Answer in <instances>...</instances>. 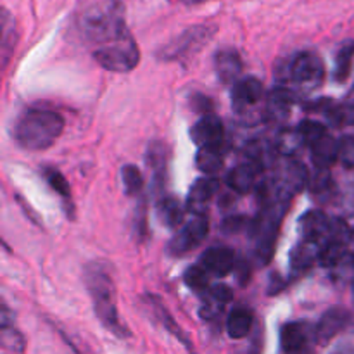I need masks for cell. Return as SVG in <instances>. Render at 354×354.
<instances>
[{
  "instance_id": "7c38bea8",
  "label": "cell",
  "mask_w": 354,
  "mask_h": 354,
  "mask_svg": "<svg viewBox=\"0 0 354 354\" xmlns=\"http://www.w3.org/2000/svg\"><path fill=\"white\" fill-rule=\"evenodd\" d=\"M349 322H351V313L346 308L334 306L325 311L315 327V337H317L318 344H328L335 335H339L348 327Z\"/></svg>"
},
{
  "instance_id": "d590c367",
  "label": "cell",
  "mask_w": 354,
  "mask_h": 354,
  "mask_svg": "<svg viewBox=\"0 0 354 354\" xmlns=\"http://www.w3.org/2000/svg\"><path fill=\"white\" fill-rule=\"evenodd\" d=\"M2 342L6 348L12 349V351H21L24 346V341L19 332L16 328L9 327L7 324H2Z\"/></svg>"
},
{
  "instance_id": "d4e9b609",
  "label": "cell",
  "mask_w": 354,
  "mask_h": 354,
  "mask_svg": "<svg viewBox=\"0 0 354 354\" xmlns=\"http://www.w3.org/2000/svg\"><path fill=\"white\" fill-rule=\"evenodd\" d=\"M252 328V313L245 308H235L227 320V332L232 339L248 337Z\"/></svg>"
},
{
  "instance_id": "8992f818",
  "label": "cell",
  "mask_w": 354,
  "mask_h": 354,
  "mask_svg": "<svg viewBox=\"0 0 354 354\" xmlns=\"http://www.w3.org/2000/svg\"><path fill=\"white\" fill-rule=\"evenodd\" d=\"M270 182L277 199L289 203L294 196L310 185V176L303 162L294 158H282V162L275 168V175Z\"/></svg>"
},
{
  "instance_id": "1f68e13d",
  "label": "cell",
  "mask_w": 354,
  "mask_h": 354,
  "mask_svg": "<svg viewBox=\"0 0 354 354\" xmlns=\"http://www.w3.org/2000/svg\"><path fill=\"white\" fill-rule=\"evenodd\" d=\"M297 130H299V133H301V137H303L304 144L310 145V147H313V145L317 144L318 140H322V138H324L325 135L328 133L327 127H325V124L318 123V121H313V120L303 121V123L297 127Z\"/></svg>"
},
{
  "instance_id": "e575fe53",
  "label": "cell",
  "mask_w": 354,
  "mask_h": 354,
  "mask_svg": "<svg viewBox=\"0 0 354 354\" xmlns=\"http://www.w3.org/2000/svg\"><path fill=\"white\" fill-rule=\"evenodd\" d=\"M339 147V161L346 166V168H354V135H346Z\"/></svg>"
},
{
  "instance_id": "2e32d148",
  "label": "cell",
  "mask_w": 354,
  "mask_h": 354,
  "mask_svg": "<svg viewBox=\"0 0 354 354\" xmlns=\"http://www.w3.org/2000/svg\"><path fill=\"white\" fill-rule=\"evenodd\" d=\"M235 265L237 261H235L234 251L223 245L207 249L201 258V266L213 277H227L228 273L234 272Z\"/></svg>"
},
{
  "instance_id": "836d02e7",
  "label": "cell",
  "mask_w": 354,
  "mask_h": 354,
  "mask_svg": "<svg viewBox=\"0 0 354 354\" xmlns=\"http://www.w3.org/2000/svg\"><path fill=\"white\" fill-rule=\"evenodd\" d=\"M16 45V28H14V21L10 19L7 10H3V19H2V55H3V66L7 64L10 50Z\"/></svg>"
},
{
  "instance_id": "484cf974",
  "label": "cell",
  "mask_w": 354,
  "mask_h": 354,
  "mask_svg": "<svg viewBox=\"0 0 354 354\" xmlns=\"http://www.w3.org/2000/svg\"><path fill=\"white\" fill-rule=\"evenodd\" d=\"M310 189L311 194L320 203H328L337 194L335 192L334 180H332V175L328 169H317V173L310 178Z\"/></svg>"
},
{
  "instance_id": "f35d334b",
  "label": "cell",
  "mask_w": 354,
  "mask_h": 354,
  "mask_svg": "<svg viewBox=\"0 0 354 354\" xmlns=\"http://www.w3.org/2000/svg\"><path fill=\"white\" fill-rule=\"evenodd\" d=\"M192 106L196 111H201V113H206V114H211V102L209 99H206V97H203L201 93H196V95L192 97Z\"/></svg>"
},
{
  "instance_id": "277c9868",
  "label": "cell",
  "mask_w": 354,
  "mask_h": 354,
  "mask_svg": "<svg viewBox=\"0 0 354 354\" xmlns=\"http://www.w3.org/2000/svg\"><path fill=\"white\" fill-rule=\"evenodd\" d=\"M279 75L299 92L311 93L324 83L325 64L315 52H297L280 66Z\"/></svg>"
},
{
  "instance_id": "60d3db41",
  "label": "cell",
  "mask_w": 354,
  "mask_h": 354,
  "mask_svg": "<svg viewBox=\"0 0 354 354\" xmlns=\"http://www.w3.org/2000/svg\"><path fill=\"white\" fill-rule=\"evenodd\" d=\"M351 95H353V99H354V90H353V93H351Z\"/></svg>"
},
{
  "instance_id": "3957f363",
  "label": "cell",
  "mask_w": 354,
  "mask_h": 354,
  "mask_svg": "<svg viewBox=\"0 0 354 354\" xmlns=\"http://www.w3.org/2000/svg\"><path fill=\"white\" fill-rule=\"evenodd\" d=\"M85 283L100 324L118 337H128L127 328L118 317L116 289L107 270L99 263H90L85 268Z\"/></svg>"
},
{
  "instance_id": "6da1fadb",
  "label": "cell",
  "mask_w": 354,
  "mask_h": 354,
  "mask_svg": "<svg viewBox=\"0 0 354 354\" xmlns=\"http://www.w3.org/2000/svg\"><path fill=\"white\" fill-rule=\"evenodd\" d=\"M80 35L93 50L130 37L124 17V6L120 0H100L85 7L76 21Z\"/></svg>"
},
{
  "instance_id": "4dcf8cb0",
  "label": "cell",
  "mask_w": 354,
  "mask_h": 354,
  "mask_svg": "<svg viewBox=\"0 0 354 354\" xmlns=\"http://www.w3.org/2000/svg\"><path fill=\"white\" fill-rule=\"evenodd\" d=\"M209 273L206 272V270L203 268V266H190L189 270L185 272V275H183V280H185V283L189 286L190 290H194V292L197 294H207V287H209Z\"/></svg>"
},
{
  "instance_id": "f1b7e54d",
  "label": "cell",
  "mask_w": 354,
  "mask_h": 354,
  "mask_svg": "<svg viewBox=\"0 0 354 354\" xmlns=\"http://www.w3.org/2000/svg\"><path fill=\"white\" fill-rule=\"evenodd\" d=\"M353 59H354V41L342 45L339 50L337 57H335V69H334V78L337 83H344L346 80L351 75L353 68Z\"/></svg>"
},
{
  "instance_id": "e0dca14e",
  "label": "cell",
  "mask_w": 354,
  "mask_h": 354,
  "mask_svg": "<svg viewBox=\"0 0 354 354\" xmlns=\"http://www.w3.org/2000/svg\"><path fill=\"white\" fill-rule=\"evenodd\" d=\"M218 189H220V182L214 176L199 178L194 183L187 197V209L192 214H206V206L216 196Z\"/></svg>"
},
{
  "instance_id": "7a4b0ae2",
  "label": "cell",
  "mask_w": 354,
  "mask_h": 354,
  "mask_svg": "<svg viewBox=\"0 0 354 354\" xmlns=\"http://www.w3.org/2000/svg\"><path fill=\"white\" fill-rule=\"evenodd\" d=\"M64 130V120L50 109H30L17 120L14 138L26 151L52 147Z\"/></svg>"
},
{
  "instance_id": "8fae6325",
  "label": "cell",
  "mask_w": 354,
  "mask_h": 354,
  "mask_svg": "<svg viewBox=\"0 0 354 354\" xmlns=\"http://www.w3.org/2000/svg\"><path fill=\"white\" fill-rule=\"evenodd\" d=\"M315 337V328L306 322H290L280 330V346L283 354H310Z\"/></svg>"
},
{
  "instance_id": "8d00e7d4",
  "label": "cell",
  "mask_w": 354,
  "mask_h": 354,
  "mask_svg": "<svg viewBox=\"0 0 354 354\" xmlns=\"http://www.w3.org/2000/svg\"><path fill=\"white\" fill-rule=\"evenodd\" d=\"M209 297L213 301H216L218 304H221V306H225V304L232 303V299H234V292H232V289L228 286L216 283V286H213L209 289Z\"/></svg>"
},
{
  "instance_id": "ba28073f",
  "label": "cell",
  "mask_w": 354,
  "mask_h": 354,
  "mask_svg": "<svg viewBox=\"0 0 354 354\" xmlns=\"http://www.w3.org/2000/svg\"><path fill=\"white\" fill-rule=\"evenodd\" d=\"M209 234V220L206 214H194L192 220L180 227L168 244V252L171 256H185L206 241Z\"/></svg>"
},
{
  "instance_id": "9c48e42d",
  "label": "cell",
  "mask_w": 354,
  "mask_h": 354,
  "mask_svg": "<svg viewBox=\"0 0 354 354\" xmlns=\"http://www.w3.org/2000/svg\"><path fill=\"white\" fill-rule=\"evenodd\" d=\"M265 88L254 76L239 80L232 90V106L242 118H252L259 107H265Z\"/></svg>"
},
{
  "instance_id": "4316f807",
  "label": "cell",
  "mask_w": 354,
  "mask_h": 354,
  "mask_svg": "<svg viewBox=\"0 0 354 354\" xmlns=\"http://www.w3.org/2000/svg\"><path fill=\"white\" fill-rule=\"evenodd\" d=\"M147 299H149L147 304H149V306H151V310H154V315L159 318V322H161V324L165 325L166 330L171 332V334L175 335V337L178 339V341L182 342L183 346H187V348L190 349V341H189V339H187V335L183 334L182 328H180L178 325H176V322L173 320V317H171V315H169V311L166 310L165 306H162L161 301H159L158 297H154V296H149Z\"/></svg>"
},
{
  "instance_id": "ffe728a7",
  "label": "cell",
  "mask_w": 354,
  "mask_h": 354,
  "mask_svg": "<svg viewBox=\"0 0 354 354\" xmlns=\"http://www.w3.org/2000/svg\"><path fill=\"white\" fill-rule=\"evenodd\" d=\"M149 169L152 171V183L154 190H161L165 185L166 168H168V147L162 142L154 140L149 144L147 156H145Z\"/></svg>"
},
{
  "instance_id": "30bf717a",
  "label": "cell",
  "mask_w": 354,
  "mask_h": 354,
  "mask_svg": "<svg viewBox=\"0 0 354 354\" xmlns=\"http://www.w3.org/2000/svg\"><path fill=\"white\" fill-rule=\"evenodd\" d=\"M211 35H213V31L206 26L190 28L185 33L180 35L175 41H171L168 47L162 48L159 55L165 61H182V59L190 57L197 50H201L209 41Z\"/></svg>"
},
{
  "instance_id": "ac0fdd59",
  "label": "cell",
  "mask_w": 354,
  "mask_h": 354,
  "mask_svg": "<svg viewBox=\"0 0 354 354\" xmlns=\"http://www.w3.org/2000/svg\"><path fill=\"white\" fill-rule=\"evenodd\" d=\"M214 71L225 85L237 83L242 75V59L235 48H221L214 55Z\"/></svg>"
},
{
  "instance_id": "d6a6232c",
  "label": "cell",
  "mask_w": 354,
  "mask_h": 354,
  "mask_svg": "<svg viewBox=\"0 0 354 354\" xmlns=\"http://www.w3.org/2000/svg\"><path fill=\"white\" fill-rule=\"evenodd\" d=\"M44 175H45V180L48 182V185H50L52 189H54L55 192L62 197V199L71 201V187H69L68 180L64 178V175H62L59 169L45 168Z\"/></svg>"
},
{
  "instance_id": "4fadbf2b",
  "label": "cell",
  "mask_w": 354,
  "mask_h": 354,
  "mask_svg": "<svg viewBox=\"0 0 354 354\" xmlns=\"http://www.w3.org/2000/svg\"><path fill=\"white\" fill-rule=\"evenodd\" d=\"M299 230L303 235V241L315 242V244H320L324 248L330 239L332 220L318 209L308 211L299 220Z\"/></svg>"
},
{
  "instance_id": "f546056e",
  "label": "cell",
  "mask_w": 354,
  "mask_h": 354,
  "mask_svg": "<svg viewBox=\"0 0 354 354\" xmlns=\"http://www.w3.org/2000/svg\"><path fill=\"white\" fill-rule=\"evenodd\" d=\"M121 180H123V187L127 196H140L142 189H144V178H142V173L137 166L124 165L123 168H121Z\"/></svg>"
},
{
  "instance_id": "74e56055",
  "label": "cell",
  "mask_w": 354,
  "mask_h": 354,
  "mask_svg": "<svg viewBox=\"0 0 354 354\" xmlns=\"http://www.w3.org/2000/svg\"><path fill=\"white\" fill-rule=\"evenodd\" d=\"M248 227V218L245 216H230L223 221V232L225 234L232 235V234H239L244 228Z\"/></svg>"
},
{
  "instance_id": "44dd1931",
  "label": "cell",
  "mask_w": 354,
  "mask_h": 354,
  "mask_svg": "<svg viewBox=\"0 0 354 354\" xmlns=\"http://www.w3.org/2000/svg\"><path fill=\"white\" fill-rule=\"evenodd\" d=\"M322 249L324 248L320 244L301 241L294 248L292 254H290V268H292V272L301 275V273H306L308 270L313 268L315 263L320 261Z\"/></svg>"
},
{
  "instance_id": "9a60e30c",
  "label": "cell",
  "mask_w": 354,
  "mask_h": 354,
  "mask_svg": "<svg viewBox=\"0 0 354 354\" xmlns=\"http://www.w3.org/2000/svg\"><path fill=\"white\" fill-rule=\"evenodd\" d=\"M294 102H296V95L290 90V86L280 85L277 88H273L268 93V97H266L263 114H265L266 120L279 123V121H283L289 118Z\"/></svg>"
},
{
  "instance_id": "5bb4252c",
  "label": "cell",
  "mask_w": 354,
  "mask_h": 354,
  "mask_svg": "<svg viewBox=\"0 0 354 354\" xmlns=\"http://www.w3.org/2000/svg\"><path fill=\"white\" fill-rule=\"evenodd\" d=\"M190 137L199 149L207 147V145L225 144V127L218 116L204 114L190 130Z\"/></svg>"
},
{
  "instance_id": "52a82bcc",
  "label": "cell",
  "mask_w": 354,
  "mask_h": 354,
  "mask_svg": "<svg viewBox=\"0 0 354 354\" xmlns=\"http://www.w3.org/2000/svg\"><path fill=\"white\" fill-rule=\"evenodd\" d=\"M93 59L107 71L128 73L137 68L138 61H140V50H138V45L135 44L133 37L130 35L123 40L95 48Z\"/></svg>"
},
{
  "instance_id": "d6986e66",
  "label": "cell",
  "mask_w": 354,
  "mask_h": 354,
  "mask_svg": "<svg viewBox=\"0 0 354 354\" xmlns=\"http://www.w3.org/2000/svg\"><path fill=\"white\" fill-rule=\"evenodd\" d=\"M263 168L256 162H244V165H239L237 168L232 169L227 176V185L230 187L234 192L237 194H248L258 185L259 175H261Z\"/></svg>"
},
{
  "instance_id": "7402d4cb",
  "label": "cell",
  "mask_w": 354,
  "mask_h": 354,
  "mask_svg": "<svg viewBox=\"0 0 354 354\" xmlns=\"http://www.w3.org/2000/svg\"><path fill=\"white\" fill-rule=\"evenodd\" d=\"M339 147H341V142L335 140L328 133L322 140H318L311 147V159L317 169H330V166L339 161Z\"/></svg>"
},
{
  "instance_id": "83f0119b",
  "label": "cell",
  "mask_w": 354,
  "mask_h": 354,
  "mask_svg": "<svg viewBox=\"0 0 354 354\" xmlns=\"http://www.w3.org/2000/svg\"><path fill=\"white\" fill-rule=\"evenodd\" d=\"M304 140L301 137L299 130H283L280 131L275 142V152H279L282 158H294L304 147Z\"/></svg>"
},
{
  "instance_id": "603a6c76",
  "label": "cell",
  "mask_w": 354,
  "mask_h": 354,
  "mask_svg": "<svg viewBox=\"0 0 354 354\" xmlns=\"http://www.w3.org/2000/svg\"><path fill=\"white\" fill-rule=\"evenodd\" d=\"M225 154H227V147L225 144L218 145H207V147H201L197 152V168L203 173L209 175H216L221 169L225 162Z\"/></svg>"
},
{
  "instance_id": "ab89813d",
  "label": "cell",
  "mask_w": 354,
  "mask_h": 354,
  "mask_svg": "<svg viewBox=\"0 0 354 354\" xmlns=\"http://www.w3.org/2000/svg\"><path fill=\"white\" fill-rule=\"evenodd\" d=\"M189 2H192V3H199V2H204V0H189Z\"/></svg>"
},
{
  "instance_id": "cb8c5ba5",
  "label": "cell",
  "mask_w": 354,
  "mask_h": 354,
  "mask_svg": "<svg viewBox=\"0 0 354 354\" xmlns=\"http://www.w3.org/2000/svg\"><path fill=\"white\" fill-rule=\"evenodd\" d=\"M156 213H158L161 223L168 228H176L183 220V207L175 197H162V199H159Z\"/></svg>"
},
{
  "instance_id": "5b68a950",
  "label": "cell",
  "mask_w": 354,
  "mask_h": 354,
  "mask_svg": "<svg viewBox=\"0 0 354 354\" xmlns=\"http://www.w3.org/2000/svg\"><path fill=\"white\" fill-rule=\"evenodd\" d=\"M287 204H289L287 201L280 199L265 204L261 218L256 221L254 228H252L256 235V259L261 265L272 261L280 225H282L283 216L287 213Z\"/></svg>"
}]
</instances>
